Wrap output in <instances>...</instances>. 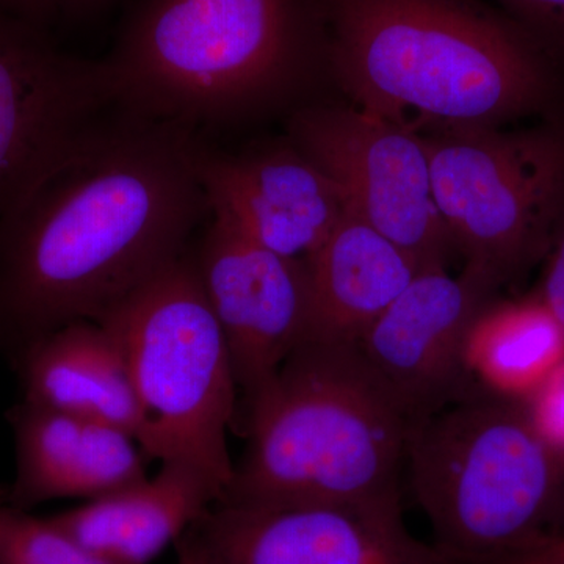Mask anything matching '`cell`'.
Here are the masks:
<instances>
[{
	"mask_svg": "<svg viewBox=\"0 0 564 564\" xmlns=\"http://www.w3.org/2000/svg\"><path fill=\"white\" fill-rule=\"evenodd\" d=\"M404 474L458 564L513 563L564 536V462L514 400L464 397L415 422Z\"/></svg>",
	"mask_w": 564,
	"mask_h": 564,
	"instance_id": "cell-4",
	"label": "cell"
},
{
	"mask_svg": "<svg viewBox=\"0 0 564 564\" xmlns=\"http://www.w3.org/2000/svg\"><path fill=\"white\" fill-rule=\"evenodd\" d=\"M0 564H110L85 549L54 519L11 507L0 496Z\"/></svg>",
	"mask_w": 564,
	"mask_h": 564,
	"instance_id": "cell-19",
	"label": "cell"
},
{
	"mask_svg": "<svg viewBox=\"0 0 564 564\" xmlns=\"http://www.w3.org/2000/svg\"><path fill=\"white\" fill-rule=\"evenodd\" d=\"M11 362L24 400L117 426L140 445L144 422L131 370L104 323H69L29 345Z\"/></svg>",
	"mask_w": 564,
	"mask_h": 564,
	"instance_id": "cell-15",
	"label": "cell"
},
{
	"mask_svg": "<svg viewBox=\"0 0 564 564\" xmlns=\"http://www.w3.org/2000/svg\"><path fill=\"white\" fill-rule=\"evenodd\" d=\"M193 259L245 403L310 337L306 262L256 243L217 214Z\"/></svg>",
	"mask_w": 564,
	"mask_h": 564,
	"instance_id": "cell-10",
	"label": "cell"
},
{
	"mask_svg": "<svg viewBox=\"0 0 564 564\" xmlns=\"http://www.w3.org/2000/svg\"><path fill=\"white\" fill-rule=\"evenodd\" d=\"M510 564H543V558H541L540 549H536V551L530 552V554L521 556V558Z\"/></svg>",
	"mask_w": 564,
	"mask_h": 564,
	"instance_id": "cell-27",
	"label": "cell"
},
{
	"mask_svg": "<svg viewBox=\"0 0 564 564\" xmlns=\"http://www.w3.org/2000/svg\"><path fill=\"white\" fill-rule=\"evenodd\" d=\"M293 144L339 188L345 206L402 248L422 272L456 254L434 199L426 140L361 109H310Z\"/></svg>",
	"mask_w": 564,
	"mask_h": 564,
	"instance_id": "cell-8",
	"label": "cell"
},
{
	"mask_svg": "<svg viewBox=\"0 0 564 564\" xmlns=\"http://www.w3.org/2000/svg\"><path fill=\"white\" fill-rule=\"evenodd\" d=\"M519 403L540 440L564 462V358L532 395Z\"/></svg>",
	"mask_w": 564,
	"mask_h": 564,
	"instance_id": "cell-20",
	"label": "cell"
},
{
	"mask_svg": "<svg viewBox=\"0 0 564 564\" xmlns=\"http://www.w3.org/2000/svg\"><path fill=\"white\" fill-rule=\"evenodd\" d=\"M199 141L121 110L99 117L0 218V351L101 322L187 252L209 210Z\"/></svg>",
	"mask_w": 564,
	"mask_h": 564,
	"instance_id": "cell-1",
	"label": "cell"
},
{
	"mask_svg": "<svg viewBox=\"0 0 564 564\" xmlns=\"http://www.w3.org/2000/svg\"><path fill=\"white\" fill-rule=\"evenodd\" d=\"M17 475L0 489L20 510L55 499H98L148 477L139 443L117 426L22 400L10 411Z\"/></svg>",
	"mask_w": 564,
	"mask_h": 564,
	"instance_id": "cell-14",
	"label": "cell"
},
{
	"mask_svg": "<svg viewBox=\"0 0 564 564\" xmlns=\"http://www.w3.org/2000/svg\"><path fill=\"white\" fill-rule=\"evenodd\" d=\"M304 262L311 291L307 340L323 343L358 344L422 272L402 248L348 209Z\"/></svg>",
	"mask_w": 564,
	"mask_h": 564,
	"instance_id": "cell-16",
	"label": "cell"
},
{
	"mask_svg": "<svg viewBox=\"0 0 564 564\" xmlns=\"http://www.w3.org/2000/svg\"><path fill=\"white\" fill-rule=\"evenodd\" d=\"M245 410L248 447L218 503H402L411 422L356 344L306 340Z\"/></svg>",
	"mask_w": 564,
	"mask_h": 564,
	"instance_id": "cell-2",
	"label": "cell"
},
{
	"mask_svg": "<svg viewBox=\"0 0 564 564\" xmlns=\"http://www.w3.org/2000/svg\"><path fill=\"white\" fill-rule=\"evenodd\" d=\"M101 323L128 359L143 414V454L191 467L221 500L234 477L228 432L240 393L193 252L159 270Z\"/></svg>",
	"mask_w": 564,
	"mask_h": 564,
	"instance_id": "cell-6",
	"label": "cell"
},
{
	"mask_svg": "<svg viewBox=\"0 0 564 564\" xmlns=\"http://www.w3.org/2000/svg\"><path fill=\"white\" fill-rule=\"evenodd\" d=\"M220 497L180 463H162L154 477L54 516V522L110 564H150Z\"/></svg>",
	"mask_w": 564,
	"mask_h": 564,
	"instance_id": "cell-17",
	"label": "cell"
},
{
	"mask_svg": "<svg viewBox=\"0 0 564 564\" xmlns=\"http://www.w3.org/2000/svg\"><path fill=\"white\" fill-rule=\"evenodd\" d=\"M212 564H458L413 536L402 503L251 508L215 503L192 525Z\"/></svg>",
	"mask_w": 564,
	"mask_h": 564,
	"instance_id": "cell-11",
	"label": "cell"
},
{
	"mask_svg": "<svg viewBox=\"0 0 564 564\" xmlns=\"http://www.w3.org/2000/svg\"><path fill=\"white\" fill-rule=\"evenodd\" d=\"M198 173L210 214L285 258L314 254L347 209L339 188L296 148L228 155L199 144Z\"/></svg>",
	"mask_w": 564,
	"mask_h": 564,
	"instance_id": "cell-13",
	"label": "cell"
},
{
	"mask_svg": "<svg viewBox=\"0 0 564 564\" xmlns=\"http://www.w3.org/2000/svg\"><path fill=\"white\" fill-rule=\"evenodd\" d=\"M545 256L547 263L536 295L564 329V217Z\"/></svg>",
	"mask_w": 564,
	"mask_h": 564,
	"instance_id": "cell-22",
	"label": "cell"
},
{
	"mask_svg": "<svg viewBox=\"0 0 564 564\" xmlns=\"http://www.w3.org/2000/svg\"><path fill=\"white\" fill-rule=\"evenodd\" d=\"M111 106L102 62L62 54L36 24L0 11V218Z\"/></svg>",
	"mask_w": 564,
	"mask_h": 564,
	"instance_id": "cell-9",
	"label": "cell"
},
{
	"mask_svg": "<svg viewBox=\"0 0 564 564\" xmlns=\"http://www.w3.org/2000/svg\"><path fill=\"white\" fill-rule=\"evenodd\" d=\"M47 2H50L52 11H87L101 6L106 0H47Z\"/></svg>",
	"mask_w": 564,
	"mask_h": 564,
	"instance_id": "cell-25",
	"label": "cell"
},
{
	"mask_svg": "<svg viewBox=\"0 0 564 564\" xmlns=\"http://www.w3.org/2000/svg\"><path fill=\"white\" fill-rule=\"evenodd\" d=\"M543 564H564V536L540 547Z\"/></svg>",
	"mask_w": 564,
	"mask_h": 564,
	"instance_id": "cell-26",
	"label": "cell"
},
{
	"mask_svg": "<svg viewBox=\"0 0 564 564\" xmlns=\"http://www.w3.org/2000/svg\"><path fill=\"white\" fill-rule=\"evenodd\" d=\"M302 54L295 0H140L102 63L118 109L192 132L284 90Z\"/></svg>",
	"mask_w": 564,
	"mask_h": 564,
	"instance_id": "cell-5",
	"label": "cell"
},
{
	"mask_svg": "<svg viewBox=\"0 0 564 564\" xmlns=\"http://www.w3.org/2000/svg\"><path fill=\"white\" fill-rule=\"evenodd\" d=\"M492 293L470 273L425 270L356 344L411 426L456 402L467 380V329Z\"/></svg>",
	"mask_w": 564,
	"mask_h": 564,
	"instance_id": "cell-12",
	"label": "cell"
},
{
	"mask_svg": "<svg viewBox=\"0 0 564 564\" xmlns=\"http://www.w3.org/2000/svg\"><path fill=\"white\" fill-rule=\"evenodd\" d=\"M0 11L20 18V20L39 24L52 13L47 0H0Z\"/></svg>",
	"mask_w": 564,
	"mask_h": 564,
	"instance_id": "cell-23",
	"label": "cell"
},
{
	"mask_svg": "<svg viewBox=\"0 0 564 564\" xmlns=\"http://www.w3.org/2000/svg\"><path fill=\"white\" fill-rule=\"evenodd\" d=\"M434 199L464 272L496 292L543 258L564 217V131L448 128L425 139Z\"/></svg>",
	"mask_w": 564,
	"mask_h": 564,
	"instance_id": "cell-7",
	"label": "cell"
},
{
	"mask_svg": "<svg viewBox=\"0 0 564 564\" xmlns=\"http://www.w3.org/2000/svg\"><path fill=\"white\" fill-rule=\"evenodd\" d=\"M564 358V329L536 293L488 303L464 340V369L486 393L524 402Z\"/></svg>",
	"mask_w": 564,
	"mask_h": 564,
	"instance_id": "cell-18",
	"label": "cell"
},
{
	"mask_svg": "<svg viewBox=\"0 0 564 564\" xmlns=\"http://www.w3.org/2000/svg\"><path fill=\"white\" fill-rule=\"evenodd\" d=\"M177 563L176 564H212L206 547L199 540L195 530L188 529L176 543Z\"/></svg>",
	"mask_w": 564,
	"mask_h": 564,
	"instance_id": "cell-24",
	"label": "cell"
},
{
	"mask_svg": "<svg viewBox=\"0 0 564 564\" xmlns=\"http://www.w3.org/2000/svg\"><path fill=\"white\" fill-rule=\"evenodd\" d=\"M334 62L359 109L408 129L500 128L558 93L534 36L462 0H348Z\"/></svg>",
	"mask_w": 564,
	"mask_h": 564,
	"instance_id": "cell-3",
	"label": "cell"
},
{
	"mask_svg": "<svg viewBox=\"0 0 564 564\" xmlns=\"http://www.w3.org/2000/svg\"><path fill=\"white\" fill-rule=\"evenodd\" d=\"M532 32L534 40H544L564 47V0H500Z\"/></svg>",
	"mask_w": 564,
	"mask_h": 564,
	"instance_id": "cell-21",
	"label": "cell"
}]
</instances>
